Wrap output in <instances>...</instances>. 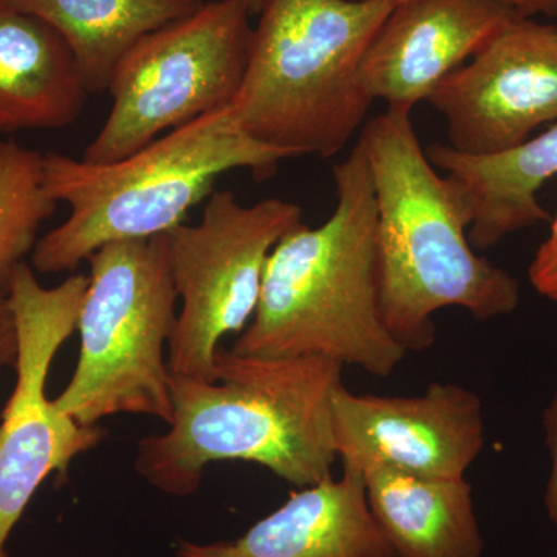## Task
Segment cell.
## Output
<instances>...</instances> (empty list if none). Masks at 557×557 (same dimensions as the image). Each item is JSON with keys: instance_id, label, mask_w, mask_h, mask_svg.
Listing matches in <instances>:
<instances>
[{"instance_id": "cell-24", "label": "cell", "mask_w": 557, "mask_h": 557, "mask_svg": "<svg viewBox=\"0 0 557 557\" xmlns=\"http://www.w3.org/2000/svg\"><path fill=\"white\" fill-rule=\"evenodd\" d=\"M552 234H557V211L555 218L552 219Z\"/></svg>"}, {"instance_id": "cell-8", "label": "cell", "mask_w": 557, "mask_h": 557, "mask_svg": "<svg viewBox=\"0 0 557 557\" xmlns=\"http://www.w3.org/2000/svg\"><path fill=\"white\" fill-rule=\"evenodd\" d=\"M300 223L302 209L292 201L247 207L230 190H214L197 225L183 223L166 234L182 300L168 346L172 375L215 380L220 339L244 332L255 317L271 251Z\"/></svg>"}, {"instance_id": "cell-12", "label": "cell", "mask_w": 557, "mask_h": 557, "mask_svg": "<svg viewBox=\"0 0 557 557\" xmlns=\"http://www.w3.org/2000/svg\"><path fill=\"white\" fill-rule=\"evenodd\" d=\"M520 16L525 14L502 0L398 3L364 51L362 89L373 102L386 101L387 109L413 110Z\"/></svg>"}, {"instance_id": "cell-16", "label": "cell", "mask_w": 557, "mask_h": 557, "mask_svg": "<svg viewBox=\"0 0 557 557\" xmlns=\"http://www.w3.org/2000/svg\"><path fill=\"white\" fill-rule=\"evenodd\" d=\"M370 515L397 557H482L485 541L465 479L362 469Z\"/></svg>"}, {"instance_id": "cell-1", "label": "cell", "mask_w": 557, "mask_h": 557, "mask_svg": "<svg viewBox=\"0 0 557 557\" xmlns=\"http://www.w3.org/2000/svg\"><path fill=\"white\" fill-rule=\"evenodd\" d=\"M343 369L332 359L219 348L214 381L171 373L172 423L139 440L135 471L174 497L197 493L215 461L260 465L298 487L327 482L338 460L333 398L344 386Z\"/></svg>"}, {"instance_id": "cell-14", "label": "cell", "mask_w": 557, "mask_h": 557, "mask_svg": "<svg viewBox=\"0 0 557 557\" xmlns=\"http://www.w3.org/2000/svg\"><path fill=\"white\" fill-rule=\"evenodd\" d=\"M87 97L60 33L32 14L0 5V134L72 126Z\"/></svg>"}, {"instance_id": "cell-13", "label": "cell", "mask_w": 557, "mask_h": 557, "mask_svg": "<svg viewBox=\"0 0 557 557\" xmlns=\"http://www.w3.org/2000/svg\"><path fill=\"white\" fill-rule=\"evenodd\" d=\"M177 557H397L366 500L354 465L343 475L293 491L288 500L234 541H180Z\"/></svg>"}, {"instance_id": "cell-15", "label": "cell", "mask_w": 557, "mask_h": 557, "mask_svg": "<svg viewBox=\"0 0 557 557\" xmlns=\"http://www.w3.org/2000/svg\"><path fill=\"white\" fill-rule=\"evenodd\" d=\"M424 152L432 166L456 180L467 193L472 208L468 231L472 248L485 251L520 230L552 222L537 193L557 175V121L544 134L498 156H463L442 143L428 146Z\"/></svg>"}, {"instance_id": "cell-18", "label": "cell", "mask_w": 557, "mask_h": 557, "mask_svg": "<svg viewBox=\"0 0 557 557\" xmlns=\"http://www.w3.org/2000/svg\"><path fill=\"white\" fill-rule=\"evenodd\" d=\"M44 183V156L0 139V278H9L38 244L42 223L57 211Z\"/></svg>"}, {"instance_id": "cell-5", "label": "cell", "mask_w": 557, "mask_h": 557, "mask_svg": "<svg viewBox=\"0 0 557 557\" xmlns=\"http://www.w3.org/2000/svg\"><path fill=\"white\" fill-rule=\"evenodd\" d=\"M394 7L383 0H263L231 104L242 129L293 159L338 156L372 108L359 65Z\"/></svg>"}, {"instance_id": "cell-10", "label": "cell", "mask_w": 557, "mask_h": 557, "mask_svg": "<svg viewBox=\"0 0 557 557\" xmlns=\"http://www.w3.org/2000/svg\"><path fill=\"white\" fill-rule=\"evenodd\" d=\"M446 121L449 148L491 157L557 121V28L520 16L426 100Z\"/></svg>"}, {"instance_id": "cell-21", "label": "cell", "mask_w": 557, "mask_h": 557, "mask_svg": "<svg viewBox=\"0 0 557 557\" xmlns=\"http://www.w3.org/2000/svg\"><path fill=\"white\" fill-rule=\"evenodd\" d=\"M544 429L549 457H552V471H549L547 491H545V509L549 520L557 525V391L548 408L545 409Z\"/></svg>"}, {"instance_id": "cell-9", "label": "cell", "mask_w": 557, "mask_h": 557, "mask_svg": "<svg viewBox=\"0 0 557 557\" xmlns=\"http://www.w3.org/2000/svg\"><path fill=\"white\" fill-rule=\"evenodd\" d=\"M89 287L86 274H70L58 287L39 284L22 262L9 277V296L17 329L16 384L0 420V557L39 486L51 474L97 448L108 431L81 426L47 397V379L58 351L78 330Z\"/></svg>"}, {"instance_id": "cell-11", "label": "cell", "mask_w": 557, "mask_h": 557, "mask_svg": "<svg viewBox=\"0 0 557 557\" xmlns=\"http://www.w3.org/2000/svg\"><path fill=\"white\" fill-rule=\"evenodd\" d=\"M333 435L339 460L359 471L465 479L485 446L482 399L454 383H431L417 397L358 395L343 386L333 398Z\"/></svg>"}, {"instance_id": "cell-6", "label": "cell", "mask_w": 557, "mask_h": 557, "mask_svg": "<svg viewBox=\"0 0 557 557\" xmlns=\"http://www.w3.org/2000/svg\"><path fill=\"white\" fill-rule=\"evenodd\" d=\"M89 287L78 319V364L58 408L81 426L129 413L172 423L168 346L178 296L166 234L113 242L87 259Z\"/></svg>"}, {"instance_id": "cell-4", "label": "cell", "mask_w": 557, "mask_h": 557, "mask_svg": "<svg viewBox=\"0 0 557 557\" xmlns=\"http://www.w3.org/2000/svg\"><path fill=\"white\" fill-rule=\"evenodd\" d=\"M285 150L256 141L230 108L208 113L108 164L49 152L44 183L69 218L32 252L36 273H73L113 242L146 240L183 225L190 209L214 193L220 175L248 170L258 182L273 177Z\"/></svg>"}, {"instance_id": "cell-3", "label": "cell", "mask_w": 557, "mask_h": 557, "mask_svg": "<svg viewBox=\"0 0 557 557\" xmlns=\"http://www.w3.org/2000/svg\"><path fill=\"white\" fill-rule=\"evenodd\" d=\"M333 182L332 215L318 228L300 223L271 251L255 317L231 351L332 359L386 379L408 351L381 314L375 193L359 143Z\"/></svg>"}, {"instance_id": "cell-23", "label": "cell", "mask_w": 557, "mask_h": 557, "mask_svg": "<svg viewBox=\"0 0 557 557\" xmlns=\"http://www.w3.org/2000/svg\"><path fill=\"white\" fill-rule=\"evenodd\" d=\"M245 2H247L251 16H256V14H259L260 10H262L263 0H245Z\"/></svg>"}, {"instance_id": "cell-20", "label": "cell", "mask_w": 557, "mask_h": 557, "mask_svg": "<svg viewBox=\"0 0 557 557\" xmlns=\"http://www.w3.org/2000/svg\"><path fill=\"white\" fill-rule=\"evenodd\" d=\"M17 329L11 310L9 278H0V369L14 368L17 359Z\"/></svg>"}, {"instance_id": "cell-17", "label": "cell", "mask_w": 557, "mask_h": 557, "mask_svg": "<svg viewBox=\"0 0 557 557\" xmlns=\"http://www.w3.org/2000/svg\"><path fill=\"white\" fill-rule=\"evenodd\" d=\"M203 0H0L47 22L67 42L89 95L108 91L116 65L143 36L189 16Z\"/></svg>"}, {"instance_id": "cell-2", "label": "cell", "mask_w": 557, "mask_h": 557, "mask_svg": "<svg viewBox=\"0 0 557 557\" xmlns=\"http://www.w3.org/2000/svg\"><path fill=\"white\" fill-rule=\"evenodd\" d=\"M410 115L387 109L362 126L358 143L375 193L381 314L399 346L421 351L434 344L440 310L507 317L520 292L508 271L475 255L467 193L432 166Z\"/></svg>"}, {"instance_id": "cell-19", "label": "cell", "mask_w": 557, "mask_h": 557, "mask_svg": "<svg viewBox=\"0 0 557 557\" xmlns=\"http://www.w3.org/2000/svg\"><path fill=\"white\" fill-rule=\"evenodd\" d=\"M530 281L545 298L557 302V234H549L530 267Z\"/></svg>"}, {"instance_id": "cell-22", "label": "cell", "mask_w": 557, "mask_h": 557, "mask_svg": "<svg viewBox=\"0 0 557 557\" xmlns=\"http://www.w3.org/2000/svg\"><path fill=\"white\" fill-rule=\"evenodd\" d=\"M383 2L398 5V3L408 2V0H383ZM508 5L515 7L525 16L534 14H545V16H557V0H502Z\"/></svg>"}, {"instance_id": "cell-7", "label": "cell", "mask_w": 557, "mask_h": 557, "mask_svg": "<svg viewBox=\"0 0 557 557\" xmlns=\"http://www.w3.org/2000/svg\"><path fill=\"white\" fill-rule=\"evenodd\" d=\"M249 17L245 0H212L143 36L116 65L112 108L81 160L126 159L163 132L230 108L248 67Z\"/></svg>"}]
</instances>
